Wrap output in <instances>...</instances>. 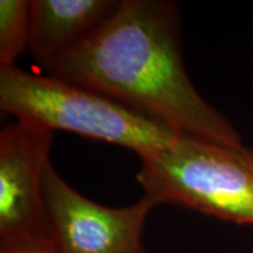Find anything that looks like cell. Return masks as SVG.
<instances>
[{
	"label": "cell",
	"mask_w": 253,
	"mask_h": 253,
	"mask_svg": "<svg viewBox=\"0 0 253 253\" xmlns=\"http://www.w3.org/2000/svg\"><path fill=\"white\" fill-rule=\"evenodd\" d=\"M179 24L173 1L122 0L88 39L45 69L118 101L178 137L240 147V135L188 75Z\"/></svg>",
	"instance_id": "1"
},
{
	"label": "cell",
	"mask_w": 253,
	"mask_h": 253,
	"mask_svg": "<svg viewBox=\"0 0 253 253\" xmlns=\"http://www.w3.org/2000/svg\"><path fill=\"white\" fill-rule=\"evenodd\" d=\"M0 108L19 121L119 145L140 158L178 137L99 91L18 66L0 68Z\"/></svg>",
	"instance_id": "2"
},
{
	"label": "cell",
	"mask_w": 253,
	"mask_h": 253,
	"mask_svg": "<svg viewBox=\"0 0 253 253\" xmlns=\"http://www.w3.org/2000/svg\"><path fill=\"white\" fill-rule=\"evenodd\" d=\"M136 179L158 204L253 225V149L195 137L141 158Z\"/></svg>",
	"instance_id": "3"
},
{
	"label": "cell",
	"mask_w": 253,
	"mask_h": 253,
	"mask_svg": "<svg viewBox=\"0 0 253 253\" xmlns=\"http://www.w3.org/2000/svg\"><path fill=\"white\" fill-rule=\"evenodd\" d=\"M43 201L49 235L60 253H144V226L157 205L143 195L126 207H106L68 184L52 163L45 172Z\"/></svg>",
	"instance_id": "4"
},
{
	"label": "cell",
	"mask_w": 253,
	"mask_h": 253,
	"mask_svg": "<svg viewBox=\"0 0 253 253\" xmlns=\"http://www.w3.org/2000/svg\"><path fill=\"white\" fill-rule=\"evenodd\" d=\"M53 131L15 121L0 131V246L49 233L43 179Z\"/></svg>",
	"instance_id": "5"
},
{
	"label": "cell",
	"mask_w": 253,
	"mask_h": 253,
	"mask_svg": "<svg viewBox=\"0 0 253 253\" xmlns=\"http://www.w3.org/2000/svg\"><path fill=\"white\" fill-rule=\"evenodd\" d=\"M115 0H31L32 55L43 68L71 52L108 19Z\"/></svg>",
	"instance_id": "6"
},
{
	"label": "cell",
	"mask_w": 253,
	"mask_h": 253,
	"mask_svg": "<svg viewBox=\"0 0 253 253\" xmlns=\"http://www.w3.org/2000/svg\"><path fill=\"white\" fill-rule=\"evenodd\" d=\"M30 40L31 1L0 0V68L17 66Z\"/></svg>",
	"instance_id": "7"
},
{
	"label": "cell",
	"mask_w": 253,
	"mask_h": 253,
	"mask_svg": "<svg viewBox=\"0 0 253 253\" xmlns=\"http://www.w3.org/2000/svg\"><path fill=\"white\" fill-rule=\"evenodd\" d=\"M0 253H60L49 233L0 246Z\"/></svg>",
	"instance_id": "8"
}]
</instances>
